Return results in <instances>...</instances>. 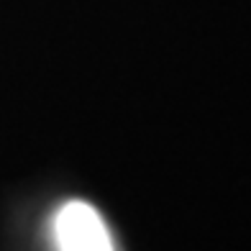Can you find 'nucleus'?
Returning a JSON list of instances; mask_svg holds the SVG:
<instances>
[{
  "label": "nucleus",
  "instance_id": "f257e3e1",
  "mask_svg": "<svg viewBox=\"0 0 251 251\" xmlns=\"http://www.w3.org/2000/svg\"><path fill=\"white\" fill-rule=\"evenodd\" d=\"M59 251H116L98 210L87 202H67L54 223Z\"/></svg>",
  "mask_w": 251,
  "mask_h": 251
}]
</instances>
